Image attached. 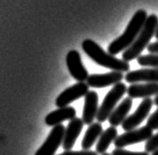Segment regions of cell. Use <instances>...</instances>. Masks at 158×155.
<instances>
[{"label": "cell", "instance_id": "cell-1", "mask_svg": "<svg viewBox=\"0 0 158 155\" xmlns=\"http://www.w3.org/2000/svg\"><path fill=\"white\" fill-rule=\"evenodd\" d=\"M148 13L144 10H139L135 13L133 18L131 19L130 23L128 24V27L123 34L114 40L108 46V53L112 55H117L118 53L125 51L128 47H130L135 38L139 35L140 31L143 30L144 26V23L148 19Z\"/></svg>", "mask_w": 158, "mask_h": 155}, {"label": "cell", "instance_id": "cell-2", "mask_svg": "<svg viewBox=\"0 0 158 155\" xmlns=\"http://www.w3.org/2000/svg\"><path fill=\"white\" fill-rule=\"evenodd\" d=\"M83 50L96 64L102 67L118 72H130V64L123 59H118L114 55L104 51L95 41L85 40L81 43Z\"/></svg>", "mask_w": 158, "mask_h": 155}, {"label": "cell", "instance_id": "cell-3", "mask_svg": "<svg viewBox=\"0 0 158 155\" xmlns=\"http://www.w3.org/2000/svg\"><path fill=\"white\" fill-rule=\"evenodd\" d=\"M157 25H158L157 15L151 14L150 16H148L144 23L143 30L140 31L139 35L135 38L134 43L123 52L122 57L124 61L130 62V61H132L135 58L138 59L140 56L143 49L148 46L151 37L155 36Z\"/></svg>", "mask_w": 158, "mask_h": 155}, {"label": "cell", "instance_id": "cell-4", "mask_svg": "<svg viewBox=\"0 0 158 155\" xmlns=\"http://www.w3.org/2000/svg\"><path fill=\"white\" fill-rule=\"evenodd\" d=\"M127 86L123 82H118L107 92L104 99L99 106L98 113L96 115V120L98 123H103L108 120L113 110L116 108V104L127 92Z\"/></svg>", "mask_w": 158, "mask_h": 155}, {"label": "cell", "instance_id": "cell-5", "mask_svg": "<svg viewBox=\"0 0 158 155\" xmlns=\"http://www.w3.org/2000/svg\"><path fill=\"white\" fill-rule=\"evenodd\" d=\"M152 132L153 131L148 126L128 131L116 137V140H114V145L116 146V148H124L125 146L146 141L152 136Z\"/></svg>", "mask_w": 158, "mask_h": 155}, {"label": "cell", "instance_id": "cell-6", "mask_svg": "<svg viewBox=\"0 0 158 155\" xmlns=\"http://www.w3.org/2000/svg\"><path fill=\"white\" fill-rule=\"evenodd\" d=\"M65 127L59 124L53 127L49 136L43 145L37 149L35 155H54L57 151L58 147L63 143V138L65 134Z\"/></svg>", "mask_w": 158, "mask_h": 155}, {"label": "cell", "instance_id": "cell-7", "mask_svg": "<svg viewBox=\"0 0 158 155\" xmlns=\"http://www.w3.org/2000/svg\"><path fill=\"white\" fill-rule=\"evenodd\" d=\"M89 85L85 82H79L72 86H69L57 96L55 100L56 106L59 108L66 107L73 101H76L81 97L85 96L86 93L89 91Z\"/></svg>", "mask_w": 158, "mask_h": 155}, {"label": "cell", "instance_id": "cell-8", "mask_svg": "<svg viewBox=\"0 0 158 155\" xmlns=\"http://www.w3.org/2000/svg\"><path fill=\"white\" fill-rule=\"evenodd\" d=\"M153 100L148 97V98H143V100L140 102L139 105L138 109L132 114L128 116L123 122L122 124V128L124 131H131L137 128L138 126H139L143 121L148 117V115L149 114V111L151 110L152 105H153Z\"/></svg>", "mask_w": 158, "mask_h": 155}, {"label": "cell", "instance_id": "cell-9", "mask_svg": "<svg viewBox=\"0 0 158 155\" xmlns=\"http://www.w3.org/2000/svg\"><path fill=\"white\" fill-rule=\"evenodd\" d=\"M123 79H125V76L123 75L122 72L112 71L105 74L89 75L88 80H86V84L89 85V87L102 88L121 82Z\"/></svg>", "mask_w": 158, "mask_h": 155}, {"label": "cell", "instance_id": "cell-10", "mask_svg": "<svg viewBox=\"0 0 158 155\" xmlns=\"http://www.w3.org/2000/svg\"><path fill=\"white\" fill-rule=\"evenodd\" d=\"M66 64L68 70L75 80L85 82L89 78V72L81 62V55L77 50H71L66 56Z\"/></svg>", "mask_w": 158, "mask_h": 155}, {"label": "cell", "instance_id": "cell-11", "mask_svg": "<svg viewBox=\"0 0 158 155\" xmlns=\"http://www.w3.org/2000/svg\"><path fill=\"white\" fill-rule=\"evenodd\" d=\"M84 121L81 118H75L73 120H70V123L68 124V127L65 130L64 138L62 147L65 150H71L75 145L78 137L81 134V130L84 128Z\"/></svg>", "mask_w": 158, "mask_h": 155}, {"label": "cell", "instance_id": "cell-12", "mask_svg": "<svg viewBox=\"0 0 158 155\" xmlns=\"http://www.w3.org/2000/svg\"><path fill=\"white\" fill-rule=\"evenodd\" d=\"M98 95L94 90H89L85 96L83 110V121L85 125H91L98 113Z\"/></svg>", "mask_w": 158, "mask_h": 155}, {"label": "cell", "instance_id": "cell-13", "mask_svg": "<svg viewBox=\"0 0 158 155\" xmlns=\"http://www.w3.org/2000/svg\"><path fill=\"white\" fill-rule=\"evenodd\" d=\"M125 80L129 84L143 82H158V68H146L130 71L125 76Z\"/></svg>", "mask_w": 158, "mask_h": 155}, {"label": "cell", "instance_id": "cell-14", "mask_svg": "<svg viewBox=\"0 0 158 155\" xmlns=\"http://www.w3.org/2000/svg\"><path fill=\"white\" fill-rule=\"evenodd\" d=\"M128 96L131 98H148L158 94V82L132 84L127 90Z\"/></svg>", "mask_w": 158, "mask_h": 155}, {"label": "cell", "instance_id": "cell-15", "mask_svg": "<svg viewBox=\"0 0 158 155\" xmlns=\"http://www.w3.org/2000/svg\"><path fill=\"white\" fill-rule=\"evenodd\" d=\"M77 115V111L74 107L66 106V107H61L56 110H54L51 113L46 115L44 119L45 124L47 126L54 127L56 125L61 124L62 122L66 120H73L76 118Z\"/></svg>", "mask_w": 158, "mask_h": 155}, {"label": "cell", "instance_id": "cell-16", "mask_svg": "<svg viewBox=\"0 0 158 155\" xmlns=\"http://www.w3.org/2000/svg\"><path fill=\"white\" fill-rule=\"evenodd\" d=\"M133 105V98L127 97L123 99V101L113 110L111 115L109 116L108 121L109 124L113 127H118L123 124V122L126 120L127 115L129 114L131 108Z\"/></svg>", "mask_w": 158, "mask_h": 155}, {"label": "cell", "instance_id": "cell-17", "mask_svg": "<svg viewBox=\"0 0 158 155\" xmlns=\"http://www.w3.org/2000/svg\"><path fill=\"white\" fill-rule=\"evenodd\" d=\"M103 132V129L100 123H92L89 126L85 134L81 140V148L83 150H90V147L100 137Z\"/></svg>", "mask_w": 158, "mask_h": 155}, {"label": "cell", "instance_id": "cell-18", "mask_svg": "<svg viewBox=\"0 0 158 155\" xmlns=\"http://www.w3.org/2000/svg\"><path fill=\"white\" fill-rule=\"evenodd\" d=\"M118 131L116 129V127H109L104 132H102L100 137L98 138V141L96 143L95 146V151L97 154H103L107 151V149L109 145H111L114 140H116V137L118 136Z\"/></svg>", "mask_w": 158, "mask_h": 155}, {"label": "cell", "instance_id": "cell-19", "mask_svg": "<svg viewBox=\"0 0 158 155\" xmlns=\"http://www.w3.org/2000/svg\"><path fill=\"white\" fill-rule=\"evenodd\" d=\"M138 63L143 67L158 68V53H150L148 55H140L138 58Z\"/></svg>", "mask_w": 158, "mask_h": 155}, {"label": "cell", "instance_id": "cell-20", "mask_svg": "<svg viewBox=\"0 0 158 155\" xmlns=\"http://www.w3.org/2000/svg\"><path fill=\"white\" fill-rule=\"evenodd\" d=\"M144 149H145V151L148 153H152L157 150L158 149V132L155 135H152V136L146 140Z\"/></svg>", "mask_w": 158, "mask_h": 155}, {"label": "cell", "instance_id": "cell-21", "mask_svg": "<svg viewBox=\"0 0 158 155\" xmlns=\"http://www.w3.org/2000/svg\"><path fill=\"white\" fill-rule=\"evenodd\" d=\"M146 126L150 128L152 131L158 130V108L148 117Z\"/></svg>", "mask_w": 158, "mask_h": 155}, {"label": "cell", "instance_id": "cell-22", "mask_svg": "<svg viewBox=\"0 0 158 155\" xmlns=\"http://www.w3.org/2000/svg\"><path fill=\"white\" fill-rule=\"evenodd\" d=\"M112 155H149L148 152H134V151H130L126 150L124 148H115L111 153Z\"/></svg>", "mask_w": 158, "mask_h": 155}, {"label": "cell", "instance_id": "cell-23", "mask_svg": "<svg viewBox=\"0 0 158 155\" xmlns=\"http://www.w3.org/2000/svg\"><path fill=\"white\" fill-rule=\"evenodd\" d=\"M59 155H97V153L96 151H92V150H81V151L65 150V152L60 153Z\"/></svg>", "mask_w": 158, "mask_h": 155}, {"label": "cell", "instance_id": "cell-24", "mask_svg": "<svg viewBox=\"0 0 158 155\" xmlns=\"http://www.w3.org/2000/svg\"><path fill=\"white\" fill-rule=\"evenodd\" d=\"M148 52H149V53L157 54V53H158V41L148 44Z\"/></svg>", "mask_w": 158, "mask_h": 155}, {"label": "cell", "instance_id": "cell-25", "mask_svg": "<svg viewBox=\"0 0 158 155\" xmlns=\"http://www.w3.org/2000/svg\"><path fill=\"white\" fill-rule=\"evenodd\" d=\"M153 103L156 105V106L158 107V94H156L155 95V97H154V100H153Z\"/></svg>", "mask_w": 158, "mask_h": 155}, {"label": "cell", "instance_id": "cell-26", "mask_svg": "<svg viewBox=\"0 0 158 155\" xmlns=\"http://www.w3.org/2000/svg\"><path fill=\"white\" fill-rule=\"evenodd\" d=\"M155 37L158 40V25H157V29H156V32H155Z\"/></svg>", "mask_w": 158, "mask_h": 155}, {"label": "cell", "instance_id": "cell-27", "mask_svg": "<svg viewBox=\"0 0 158 155\" xmlns=\"http://www.w3.org/2000/svg\"><path fill=\"white\" fill-rule=\"evenodd\" d=\"M151 155H158V149L156 151H154V152H152V154Z\"/></svg>", "mask_w": 158, "mask_h": 155}, {"label": "cell", "instance_id": "cell-28", "mask_svg": "<svg viewBox=\"0 0 158 155\" xmlns=\"http://www.w3.org/2000/svg\"><path fill=\"white\" fill-rule=\"evenodd\" d=\"M101 155H112V154H109V153L105 152V153H103V154H101Z\"/></svg>", "mask_w": 158, "mask_h": 155}]
</instances>
